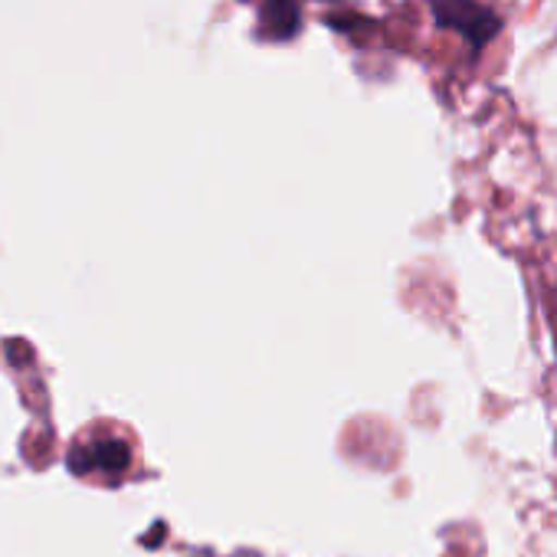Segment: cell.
Here are the masks:
<instances>
[{
  "label": "cell",
  "instance_id": "obj_1",
  "mask_svg": "<svg viewBox=\"0 0 557 557\" xmlns=\"http://www.w3.org/2000/svg\"><path fill=\"white\" fill-rule=\"evenodd\" d=\"M436 27L459 34L475 53L485 50L502 34V17L482 0H426Z\"/></svg>",
  "mask_w": 557,
  "mask_h": 557
}]
</instances>
